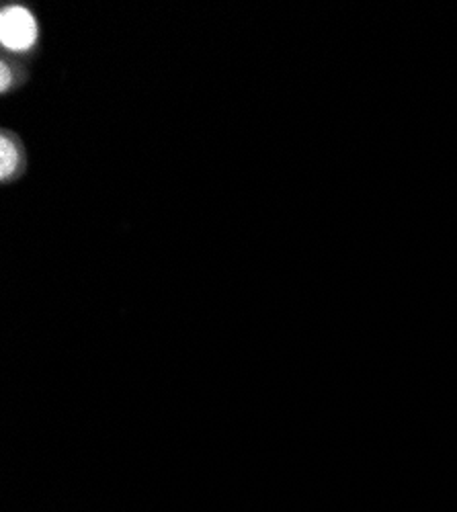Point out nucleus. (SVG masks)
<instances>
[{"label":"nucleus","mask_w":457,"mask_h":512,"mask_svg":"<svg viewBox=\"0 0 457 512\" xmlns=\"http://www.w3.org/2000/svg\"><path fill=\"white\" fill-rule=\"evenodd\" d=\"M17 168V148L9 138L0 140V177L7 179Z\"/></svg>","instance_id":"2"},{"label":"nucleus","mask_w":457,"mask_h":512,"mask_svg":"<svg viewBox=\"0 0 457 512\" xmlns=\"http://www.w3.org/2000/svg\"><path fill=\"white\" fill-rule=\"evenodd\" d=\"M37 23L23 7H7L0 15V39L3 46L15 52L29 50L35 44Z\"/></svg>","instance_id":"1"},{"label":"nucleus","mask_w":457,"mask_h":512,"mask_svg":"<svg viewBox=\"0 0 457 512\" xmlns=\"http://www.w3.org/2000/svg\"><path fill=\"white\" fill-rule=\"evenodd\" d=\"M0 72H3V78H0V89L7 91L9 89V80H11V72H9L7 66L0 68Z\"/></svg>","instance_id":"3"}]
</instances>
